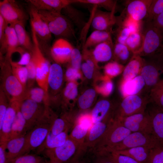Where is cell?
I'll return each instance as SVG.
<instances>
[{
  "mask_svg": "<svg viewBox=\"0 0 163 163\" xmlns=\"http://www.w3.org/2000/svg\"><path fill=\"white\" fill-rule=\"evenodd\" d=\"M6 142L0 143V163H11L6 154Z\"/></svg>",
  "mask_w": 163,
  "mask_h": 163,
  "instance_id": "cell-57",
  "label": "cell"
},
{
  "mask_svg": "<svg viewBox=\"0 0 163 163\" xmlns=\"http://www.w3.org/2000/svg\"><path fill=\"white\" fill-rule=\"evenodd\" d=\"M81 67L85 76L88 79L91 78L92 76L94 68L90 67L86 62L82 64Z\"/></svg>",
  "mask_w": 163,
  "mask_h": 163,
  "instance_id": "cell-59",
  "label": "cell"
},
{
  "mask_svg": "<svg viewBox=\"0 0 163 163\" xmlns=\"http://www.w3.org/2000/svg\"><path fill=\"white\" fill-rule=\"evenodd\" d=\"M54 119L51 116L50 110H46L43 117L26 134L21 155L28 154L42 145L50 131Z\"/></svg>",
  "mask_w": 163,
  "mask_h": 163,
  "instance_id": "cell-1",
  "label": "cell"
},
{
  "mask_svg": "<svg viewBox=\"0 0 163 163\" xmlns=\"http://www.w3.org/2000/svg\"><path fill=\"white\" fill-rule=\"evenodd\" d=\"M115 163H140L129 156L121 154L115 151L107 152Z\"/></svg>",
  "mask_w": 163,
  "mask_h": 163,
  "instance_id": "cell-49",
  "label": "cell"
},
{
  "mask_svg": "<svg viewBox=\"0 0 163 163\" xmlns=\"http://www.w3.org/2000/svg\"><path fill=\"white\" fill-rule=\"evenodd\" d=\"M81 163V162H78V163Z\"/></svg>",
  "mask_w": 163,
  "mask_h": 163,
  "instance_id": "cell-63",
  "label": "cell"
},
{
  "mask_svg": "<svg viewBox=\"0 0 163 163\" xmlns=\"http://www.w3.org/2000/svg\"><path fill=\"white\" fill-rule=\"evenodd\" d=\"M115 11H105L96 9L92 19V27L94 30L111 31L112 27L116 23Z\"/></svg>",
  "mask_w": 163,
  "mask_h": 163,
  "instance_id": "cell-17",
  "label": "cell"
},
{
  "mask_svg": "<svg viewBox=\"0 0 163 163\" xmlns=\"http://www.w3.org/2000/svg\"><path fill=\"white\" fill-rule=\"evenodd\" d=\"M47 163H60L58 162H56V161H50L49 162H47Z\"/></svg>",
  "mask_w": 163,
  "mask_h": 163,
  "instance_id": "cell-62",
  "label": "cell"
},
{
  "mask_svg": "<svg viewBox=\"0 0 163 163\" xmlns=\"http://www.w3.org/2000/svg\"><path fill=\"white\" fill-rule=\"evenodd\" d=\"M73 125L67 120L64 118L55 119L50 133L56 136L66 130H69Z\"/></svg>",
  "mask_w": 163,
  "mask_h": 163,
  "instance_id": "cell-40",
  "label": "cell"
},
{
  "mask_svg": "<svg viewBox=\"0 0 163 163\" xmlns=\"http://www.w3.org/2000/svg\"><path fill=\"white\" fill-rule=\"evenodd\" d=\"M157 53L160 54L163 57V44L162 45Z\"/></svg>",
  "mask_w": 163,
  "mask_h": 163,
  "instance_id": "cell-61",
  "label": "cell"
},
{
  "mask_svg": "<svg viewBox=\"0 0 163 163\" xmlns=\"http://www.w3.org/2000/svg\"><path fill=\"white\" fill-rule=\"evenodd\" d=\"M12 72L14 75L26 89L28 79V71L26 66L18 65L16 62L10 60Z\"/></svg>",
  "mask_w": 163,
  "mask_h": 163,
  "instance_id": "cell-39",
  "label": "cell"
},
{
  "mask_svg": "<svg viewBox=\"0 0 163 163\" xmlns=\"http://www.w3.org/2000/svg\"><path fill=\"white\" fill-rule=\"evenodd\" d=\"M114 44L112 40L103 42L97 45L92 51L93 56L97 62L110 60L113 56Z\"/></svg>",
  "mask_w": 163,
  "mask_h": 163,
  "instance_id": "cell-24",
  "label": "cell"
},
{
  "mask_svg": "<svg viewBox=\"0 0 163 163\" xmlns=\"http://www.w3.org/2000/svg\"><path fill=\"white\" fill-rule=\"evenodd\" d=\"M117 26L115 31V42L125 44L127 39L132 32L127 27L121 26Z\"/></svg>",
  "mask_w": 163,
  "mask_h": 163,
  "instance_id": "cell-48",
  "label": "cell"
},
{
  "mask_svg": "<svg viewBox=\"0 0 163 163\" xmlns=\"http://www.w3.org/2000/svg\"><path fill=\"white\" fill-rule=\"evenodd\" d=\"M21 101L13 100L9 101L2 125L0 127V143L6 142L9 139L17 109Z\"/></svg>",
  "mask_w": 163,
  "mask_h": 163,
  "instance_id": "cell-16",
  "label": "cell"
},
{
  "mask_svg": "<svg viewBox=\"0 0 163 163\" xmlns=\"http://www.w3.org/2000/svg\"><path fill=\"white\" fill-rule=\"evenodd\" d=\"M143 62V57L134 54L124 66L123 72V82L130 80L139 75Z\"/></svg>",
  "mask_w": 163,
  "mask_h": 163,
  "instance_id": "cell-23",
  "label": "cell"
},
{
  "mask_svg": "<svg viewBox=\"0 0 163 163\" xmlns=\"http://www.w3.org/2000/svg\"><path fill=\"white\" fill-rule=\"evenodd\" d=\"M20 105L17 109L9 139L25 135L27 132L26 121L20 110Z\"/></svg>",
  "mask_w": 163,
  "mask_h": 163,
  "instance_id": "cell-31",
  "label": "cell"
},
{
  "mask_svg": "<svg viewBox=\"0 0 163 163\" xmlns=\"http://www.w3.org/2000/svg\"><path fill=\"white\" fill-rule=\"evenodd\" d=\"M152 104V107L147 111L150 119L152 134L157 143L163 145V109Z\"/></svg>",
  "mask_w": 163,
  "mask_h": 163,
  "instance_id": "cell-18",
  "label": "cell"
},
{
  "mask_svg": "<svg viewBox=\"0 0 163 163\" xmlns=\"http://www.w3.org/2000/svg\"><path fill=\"white\" fill-rule=\"evenodd\" d=\"M78 93L77 87L73 82H69L66 85L64 92L65 97L69 100H72L77 96Z\"/></svg>",
  "mask_w": 163,
  "mask_h": 163,
  "instance_id": "cell-53",
  "label": "cell"
},
{
  "mask_svg": "<svg viewBox=\"0 0 163 163\" xmlns=\"http://www.w3.org/2000/svg\"><path fill=\"white\" fill-rule=\"evenodd\" d=\"M143 58V64L140 74L145 84V94L149 95L151 89L161 79L163 74V57L159 53Z\"/></svg>",
  "mask_w": 163,
  "mask_h": 163,
  "instance_id": "cell-4",
  "label": "cell"
},
{
  "mask_svg": "<svg viewBox=\"0 0 163 163\" xmlns=\"http://www.w3.org/2000/svg\"><path fill=\"white\" fill-rule=\"evenodd\" d=\"M26 2L38 10H43L62 13L67 6L75 3V0H27Z\"/></svg>",
  "mask_w": 163,
  "mask_h": 163,
  "instance_id": "cell-21",
  "label": "cell"
},
{
  "mask_svg": "<svg viewBox=\"0 0 163 163\" xmlns=\"http://www.w3.org/2000/svg\"><path fill=\"white\" fill-rule=\"evenodd\" d=\"M9 101L4 91L1 87L0 91V127L8 107Z\"/></svg>",
  "mask_w": 163,
  "mask_h": 163,
  "instance_id": "cell-47",
  "label": "cell"
},
{
  "mask_svg": "<svg viewBox=\"0 0 163 163\" xmlns=\"http://www.w3.org/2000/svg\"><path fill=\"white\" fill-rule=\"evenodd\" d=\"M152 1V0H126L123 12L135 20L143 21L147 16Z\"/></svg>",
  "mask_w": 163,
  "mask_h": 163,
  "instance_id": "cell-13",
  "label": "cell"
},
{
  "mask_svg": "<svg viewBox=\"0 0 163 163\" xmlns=\"http://www.w3.org/2000/svg\"><path fill=\"white\" fill-rule=\"evenodd\" d=\"M74 47L66 39L59 38L53 44L50 50L51 55L56 63H65L70 60Z\"/></svg>",
  "mask_w": 163,
  "mask_h": 163,
  "instance_id": "cell-15",
  "label": "cell"
},
{
  "mask_svg": "<svg viewBox=\"0 0 163 163\" xmlns=\"http://www.w3.org/2000/svg\"><path fill=\"white\" fill-rule=\"evenodd\" d=\"M63 73L59 64L55 63L50 65L48 77L49 88L56 91L61 86L63 81Z\"/></svg>",
  "mask_w": 163,
  "mask_h": 163,
  "instance_id": "cell-27",
  "label": "cell"
},
{
  "mask_svg": "<svg viewBox=\"0 0 163 163\" xmlns=\"http://www.w3.org/2000/svg\"><path fill=\"white\" fill-rule=\"evenodd\" d=\"M20 109L26 121L27 132L43 117L46 109L44 104L28 99L21 101Z\"/></svg>",
  "mask_w": 163,
  "mask_h": 163,
  "instance_id": "cell-10",
  "label": "cell"
},
{
  "mask_svg": "<svg viewBox=\"0 0 163 163\" xmlns=\"http://www.w3.org/2000/svg\"><path fill=\"white\" fill-rule=\"evenodd\" d=\"M28 13L31 24L38 37L45 42L49 41L52 37V34L45 22L40 16L38 11L30 4Z\"/></svg>",
  "mask_w": 163,
  "mask_h": 163,
  "instance_id": "cell-14",
  "label": "cell"
},
{
  "mask_svg": "<svg viewBox=\"0 0 163 163\" xmlns=\"http://www.w3.org/2000/svg\"><path fill=\"white\" fill-rule=\"evenodd\" d=\"M163 12V0H152L145 21H152Z\"/></svg>",
  "mask_w": 163,
  "mask_h": 163,
  "instance_id": "cell-42",
  "label": "cell"
},
{
  "mask_svg": "<svg viewBox=\"0 0 163 163\" xmlns=\"http://www.w3.org/2000/svg\"><path fill=\"white\" fill-rule=\"evenodd\" d=\"M110 107L111 104L107 100H102L97 102L90 115L93 123L104 120Z\"/></svg>",
  "mask_w": 163,
  "mask_h": 163,
  "instance_id": "cell-35",
  "label": "cell"
},
{
  "mask_svg": "<svg viewBox=\"0 0 163 163\" xmlns=\"http://www.w3.org/2000/svg\"><path fill=\"white\" fill-rule=\"evenodd\" d=\"M79 149L78 145L69 137L62 145L45 149L43 152L50 161L64 163L69 161Z\"/></svg>",
  "mask_w": 163,
  "mask_h": 163,
  "instance_id": "cell-12",
  "label": "cell"
},
{
  "mask_svg": "<svg viewBox=\"0 0 163 163\" xmlns=\"http://www.w3.org/2000/svg\"><path fill=\"white\" fill-rule=\"evenodd\" d=\"M95 91L92 89L87 90L79 97L78 103L79 107L85 110L91 105L95 96Z\"/></svg>",
  "mask_w": 163,
  "mask_h": 163,
  "instance_id": "cell-43",
  "label": "cell"
},
{
  "mask_svg": "<svg viewBox=\"0 0 163 163\" xmlns=\"http://www.w3.org/2000/svg\"><path fill=\"white\" fill-rule=\"evenodd\" d=\"M2 85L9 101L23 100L26 89L12 73L10 60L0 57Z\"/></svg>",
  "mask_w": 163,
  "mask_h": 163,
  "instance_id": "cell-3",
  "label": "cell"
},
{
  "mask_svg": "<svg viewBox=\"0 0 163 163\" xmlns=\"http://www.w3.org/2000/svg\"><path fill=\"white\" fill-rule=\"evenodd\" d=\"M131 132L116 119L112 120L101 140L94 148L97 152L104 151L122 141Z\"/></svg>",
  "mask_w": 163,
  "mask_h": 163,
  "instance_id": "cell-5",
  "label": "cell"
},
{
  "mask_svg": "<svg viewBox=\"0 0 163 163\" xmlns=\"http://www.w3.org/2000/svg\"><path fill=\"white\" fill-rule=\"evenodd\" d=\"M142 32L144 42L142 48L138 55L146 57L156 53L162 44V38L152 22L145 21Z\"/></svg>",
  "mask_w": 163,
  "mask_h": 163,
  "instance_id": "cell-6",
  "label": "cell"
},
{
  "mask_svg": "<svg viewBox=\"0 0 163 163\" xmlns=\"http://www.w3.org/2000/svg\"><path fill=\"white\" fill-rule=\"evenodd\" d=\"M48 95L42 88L33 87L26 89L23 99H28L40 104H43L46 109L49 108Z\"/></svg>",
  "mask_w": 163,
  "mask_h": 163,
  "instance_id": "cell-33",
  "label": "cell"
},
{
  "mask_svg": "<svg viewBox=\"0 0 163 163\" xmlns=\"http://www.w3.org/2000/svg\"><path fill=\"white\" fill-rule=\"evenodd\" d=\"M19 46L18 38L13 26L7 24L5 30L4 42L0 47V54L6 53L5 58L10 60L11 59L13 54L16 52Z\"/></svg>",
  "mask_w": 163,
  "mask_h": 163,
  "instance_id": "cell-20",
  "label": "cell"
},
{
  "mask_svg": "<svg viewBox=\"0 0 163 163\" xmlns=\"http://www.w3.org/2000/svg\"><path fill=\"white\" fill-rule=\"evenodd\" d=\"M124 68L123 65L116 61L109 62L104 67L105 72L111 77L117 76L123 72Z\"/></svg>",
  "mask_w": 163,
  "mask_h": 163,
  "instance_id": "cell-46",
  "label": "cell"
},
{
  "mask_svg": "<svg viewBox=\"0 0 163 163\" xmlns=\"http://www.w3.org/2000/svg\"><path fill=\"white\" fill-rule=\"evenodd\" d=\"M151 148L147 147L141 146L115 151L131 157L140 163H147Z\"/></svg>",
  "mask_w": 163,
  "mask_h": 163,
  "instance_id": "cell-28",
  "label": "cell"
},
{
  "mask_svg": "<svg viewBox=\"0 0 163 163\" xmlns=\"http://www.w3.org/2000/svg\"><path fill=\"white\" fill-rule=\"evenodd\" d=\"M152 21L159 31L163 39V12Z\"/></svg>",
  "mask_w": 163,
  "mask_h": 163,
  "instance_id": "cell-56",
  "label": "cell"
},
{
  "mask_svg": "<svg viewBox=\"0 0 163 163\" xmlns=\"http://www.w3.org/2000/svg\"><path fill=\"white\" fill-rule=\"evenodd\" d=\"M69 130H66L56 136L53 135L50 132L43 143L37 149V153H40L45 149H53L63 145L69 137Z\"/></svg>",
  "mask_w": 163,
  "mask_h": 163,
  "instance_id": "cell-26",
  "label": "cell"
},
{
  "mask_svg": "<svg viewBox=\"0 0 163 163\" xmlns=\"http://www.w3.org/2000/svg\"><path fill=\"white\" fill-rule=\"evenodd\" d=\"M149 102V95L141 94L124 97L120 105L117 118L128 116L145 111Z\"/></svg>",
  "mask_w": 163,
  "mask_h": 163,
  "instance_id": "cell-8",
  "label": "cell"
},
{
  "mask_svg": "<svg viewBox=\"0 0 163 163\" xmlns=\"http://www.w3.org/2000/svg\"><path fill=\"white\" fill-rule=\"evenodd\" d=\"M90 128L88 126L77 122L73 126L69 137L78 145L80 149L84 147L86 136Z\"/></svg>",
  "mask_w": 163,
  "mask_h": 163,
  "instance_id": "cell-32",
  "label": "cell"
},
{
  "mask_svg": "<svg viewBox=\"0 0 163 163\" xmlns=\"http://www.w3.org/2000/svg\"><path fill=\"white\" fill-rule=\"evenodd\" d=\"M117 26H122L129 29L132 33L142 31L143 21L134 20L122 11L118 16L116 17Z\"/></svg>",
  "mask_w": 163,
  "mask_h": 163,
  "instance_id": "cell-34",
  "label": "cell"
},
{
  "mask_svg": "<svg viewBox=\"0 0 163 163\" xmlns=\"http://www.w3.org/2000/svg\"><path fill=\"white\" fill-rule=\"evenodd\" d=\"M16 52L18 53L21 55L20 60L16 62L18 65L26 66L30 62L32 58V52L20 46L18 47Z\"/></svg>",
  "mask_w": 163,
  "mask_h": 163,
  "instance_id": "cell-50",
  "label": "cell"
},
{
  "mask_svg": "<svg viewBox=\"0 0 163 163\" xmlns=\"http://www.w3.org/2000/svg\"><path fill=\"white\" fill-rule=\"evenodd\" d=\"M25 23V22H20L11 25L15 30L19 46L32 52L33 44L26 30Z\"/></svg>",
  "mask_w": 163,
  "mask_h": 163,
  "instance_id": "cell-29",
  "label": "cell"
},
{
  "mask_svg": "<svg viewBox=\"0 0 163 163\" xmlns=\"http://www.w3.org/2000/svg\"><path fill=\"white\" fill-rule=\"evenodd\" d=\"M147 163H163V145L157 144L151 149Z\"/></svg>",
  "mask_w": 163,
  "mask_h": 163,
  "instance_id": "cell-44",
  "label": "cell"
},
{
  "mask_svg": "<svg viewBox=\"0 0 163 163\" xmlns=\"http://www.w3.org/2000/svg\"><path fill=\"white\" fill-rule=\"evenodd\" d=\"M143 42V35L142 31H141L132 33L125 44L134 54H138L142 48Z\"/></svg>",
  "mask_w": 163,
  "mask_h": 163,
  "instance_id": "cell-37",
  "label": "cell"
},
{
  "mask_svg": "<svg viewBox=\"0 0 163 163\" xmlns=\"http://www.w3.org/2000/svg\"><path fill=\"white\" fill-rule=\"evenodd\" d=\"M43 158L36 155L27 154L20 156L14 159L11 163H44Z\"/></svg>",
  "mask_w": 163,
  "mask_h": 163,
  "instance_id": "cell-45",
  "label": "cell"
},
{
  "mask_svg": "<svg viewBox=\"0 0 163 163\" xmlns=\"http://www.w3.org/2000/svg\"><path fill=\"white\" fill-rule=\"evenodd\" d=\"M7 24L2 17L0 15V44L1 46L4 43L5 32Z\"/></svg>",
  "mask_w": 163,
  "mask_h": 163,
  "instance_id": "cell-58",
  "label": "cell"
},
{
  "mask_svg": "<svg viewBox=\"0 0 163 163\" xmlns=\"http://www.w3.org/2000/svg\"><path fill=\"white\" fill-rule=\"evenodd\" d=\"M26 135L10 139L6 142L7 156L11 162L21 155L25 144Z\"/></svg>",
  "mask_w": 163,
  "mask_h": 163,
  "instance_id": "cell-25",
  "label": "cell"
},
{
  "mask_svg": "<svg viewBox=\"0 0 163 163\" xmlns=\"http://www.w3.org/2000/svg\"><path fill=\"white\" fill-rule=\"evenodd\" d=\"M111 31L94 30L87 38L83 48L88 49L95 47L99 44L112 39Z\"/></svg>",
  "mask_w": 163,
  "mask_h": 163,
  "instance_id": "cell-30",
  "label": "cell"
},
{
  "mask_svg": "<svg viewBox=\"0 0 163 163\" xmlns=\"http://www.w3.org/2000/svg\"><path fill=\"white\" fill-rule=\"evenodd\" d=\"M134 54L125 44L116 42L114 44L113 56L117 62L123 64L128 62Z\"/></svg>",
  "mask_w": 163,
  "mask_h": 163,
  "instance_id": "cell-36",
  "label": "cell"
},
{
  "mask_svg": "<svg viewBox=\"0 0 163 163\" xmlns=\"http://www.w3.org/2000/svg\"><path fill=\"white\" fill-rule=\"evenodd\" d=\"M113 88V82L107 80L104 82L101 86L100 90L101 92L105 96H108L112 92Z\"/></svg>",
  "mask_w": 163,
  "mask_h": 163,
  "instance_id": "cell-54",
  "label": "cell"
},
{
  "mask_svg": "<svg viewBox=\"0 0 163 163\" xmlns=\"http://www.w3.org/2000/svg\"><path fill=\"white\" fill-rule=\"evenodd\" d=\"M149 97L150 103L163 109V79L151 89Z\"/></svg>",
  "mask_w": 163,
  "mask_h": 163,
  "instance_id": "cell-38",
  "label": "cell"
},
{
  "mask_svg": "<svg viewBox=\"0 0 163 163\" xmlns=\"http://www.w3.org/2000/svg\"><path fill=\"white\" fill-rule=\"evenodd\" d=\"M38 11L51 34L60 38H75V32L72 21L66 16L55 11Z\"/></svg>",
  "mask_w": 163,
  "mask_h": 163,
  "instance_id": "cell-2",
  "label": "cell"
},
{
  "mask_svg": "<svg viewBox=\"0 0 163 163\" xmlns=\"http://www.w3.org/2000/svg\"><path fill=\"white\" fill-rule=\"evenodd\" d=\"M66 75L68 79L70 81H74L79 79L81 76L78 70L70 67L66 70Z\"/></svg>",
  "mask_w": 163,
  "mask_h": 163,
  "instance_id": "cell-55",
  "label": "cell"
},
{
  "mask_svg": "<svg viewBox=\"0 0 163 163\" xmlns=\"http://www.w3.org/2000/svg\"><path fill=\"white\" fill-rule=\"evenodd\" d=\"M0 15L8 25L20 22H26L27 15L22 7L14 0L0 2Z\"/></svg>",
  "mask_w": 163,
  "mask_h": 163,
  "instance_id": "cell-11",
  "label": "cell"
},
{
  "mask_svg": "<svg viewBox=\"0 0 163 163\" xmlns=\"http://www.w3.org/2000/svg\"><path fill=\"white\" fill-rule=\"evenodd\" d=\"M82 56L79 50L74 47L72 52L70 60L72 67L79 70L81 66Z\"/></svg>",
  "mask_w": 163,
  "mask_h": 163,
  "instance_id": "cell-52",
  "label": "cell"
},
{
  "mask_svg": "<svg viewBox=\"0 0 163 163\" xmlns=\"http://www.w3.org/2000/svg\"><path fill=\"white\" fill-rule=\"evenodd\" d=\"M116 119L131 132H140L152 134L150 119L147 111Z\"/></svg>",
  "mask_w": 163,
  "mask_h": 163,
  "instance_id": "cell-9",
  "label": "cell"
},
{
  "mask_svg": "<svg viewBox=\"0 0 163 163\" xmlns=\"http://www.w3.org/2000/svg\"><path fill=\"white\" fill-rule=\"evenodd\" d=\"M26 66L28 71L27 89L33 87L35 81H36V70L35 64L32 59L30 62Z\"/></svg>",
  "mask_w": 163,
  "mask_h": 163,
  "instance_id": "cell-51",
  "label": "cell"
},
{
  "mask_svg": "<svg viewBox=\"0 0 163 163\" xmlns=\"http://www.w3.org/2000/svg\"><path fill=\"white\" fill-rule=\"evenodd\" d=\"M111 121L104 120L93 124L88 131L84 147L94 148L104 134Z\"/></svg>",
  "mask_w": 163,
  "mask_h": 163,
  "instance_id": "cell-19",
  "label": "cell"
},
{
  "mask_svg": "<svg viewBox=\"0 0 163 163\" xmlns=\"http://www.w3.org/2000/svg\"><path fill=\"white\" fill-rule=\"evenodd\" d=\"M103 153H105L106 158L102 160L100 163H115L110 157L109 152H105Z\"/></svg>",
  "mask_w": 163,
  "mask_h": 163,
  "instance_id": "cell-60",
  "label": "cell"
},
{
  "mask_svg": "<svg viewBox=\"0 0 163 163\" xmlns=\"http://www.w3.org/2000/svg\"><path fill=\"white\" fill-rule=\"evenodd\" d=\"M44 163H47V162H45Z\"/></svg>",
  "mask_w": 163,
  "mask_h": 163,
  "instance_id": "cell-64",
  "label": "cell"
},
{
  "mask_svg": "<svg viewBox=\"0 0 163 163\" xmlns=\"http://www.w3.org/2000/svg\"><path fill=\"white\" fill-rule=\"evenodd\" d=\"M145 85L143 78L139 75L131 79L122 82L121 92L124 97L141 94L144 91Z\"/></svg>",
  "mask_w": 163,
  "mask_h": 163,
  "instance_id": "cell-22",
  "label": "cell"
},
{
  "mask_svg": "<svg viewBox=\"0 0 163 163\" xmlns=\"http://www.w3.org/2000/svg\"><path fill=\"white\" fill-rule=\"evenodd\" d=\"M157 144H158L152 134L131 132L121 142L105 151H120L141 146L152 148Z\"/></svg>",
  "mask_w": 163,
  "mask_h": 163,
  "instance_id": "cell-7",
  "label": "cell"
},
{
  "mask_svg": "<svg viewBox=\"0 0 163 163\" xmlns=\"http://www.w3.org/2000/svg\"><path fill=\"white\" fill-rule=\"evenodd\" d=\"M117 1L113 0H75V3L90 4L103 8L108 11L115 10Z\"/></svg>",
  "mask_w": 163,
  "mask_h": 163,
  "instance_id": "cell-41",
  "label": "cell"
}]
</instances>
